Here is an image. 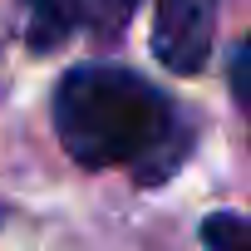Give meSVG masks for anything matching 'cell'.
Returning a JSON list of instances; mask_svg holds the SVG:
<instances>
[{
	"instance_id": "6da1fadb",
	"label": "cell",
	"mask_w": 251,
	"mask_h": 251,
	"mask_svg": "<svg viewBox=\"0 0 251 251\" xmlns=\"http://www.w3.org/2000/svg\"><path fill=\"white\" fill-rule=\"evenodd\" d=\"M54 133L79 168H128L143 187L182 168L192 143L177 103L123 64H74L54 84Z\"/></svg>"
},
{
	"instance_id": "7a4b0ae2",
	"label": "cell",
	"mask_w": 251,
	"mask_h": 251,
	"mask_svg": "<svg viewBox=\"0 0 251 251\" xmlns=\"http://www.w3.org/2000/svg\"><path fill=\"white\" fill-rule=\"evenodd\" d=\"M217 45V0H158L153 54L173 74H197Z\"/></svg>"
},
{
	"instance_id": "3957f363",
	"label": "cell",
	"mask_w": 251,
	"mask_h": 251,
	"mask_svg": "<svg viewBox=\"0 0 251 251\" xmlns=\"http://www.w3.org/2000/svg\"><path fill=\"white\" fill-rule=\"evenodd\" d=\"M138 0H25L30 10V50H54L64 45L74 30H94L103 40H113L128 25Z\"/></svg>"
},
{
	"instance_id": "277c9868",
	"label": "cell",
	"mask_w": 251,
	"mask_h": 251,
	"mask_svg": "<svg viewBox=\"0 0 251 251\" xmlns=\"http://www.w3.org/2000/svg\"><path fill=\"white\" fill-rule=\"evenodd\" d=\"M202 246L207 251H251V217H241V212H212L202 222Z\"/></svg>"
},
{
	"instance_id": "5b68a950",
	"label": "cell",
	"mask_w": 251,
	"mask_h": 251,
	"mask_svg": "<svg viewBox=\"0 0 251 251\" xmlns=\"http://www.w3.org/2000/svg\"><path fill=\"white\" fill-rule=\"evenodd\" d=\"M231 99L241 103V113H251V40L231 59Z\"/></svg>"
}]
</instances>
